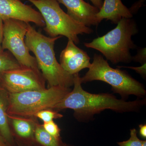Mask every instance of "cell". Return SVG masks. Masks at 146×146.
<instances>
[{"label":"cell","mask_w":146,"mask_h":146,"mask_svg":"<svg viewBox=\"0 0 146 146\" xmlns=\"http://www.w3.org/2000/svg\"><path fill=\"white\" fill-rule=\"evenodd\" d=\"M78 73L74 75V87L53 110L55 111L67 109L74 111L76 117L86 118L106 109L119 112H129L138 109L142 105L141 101L126 102L119 100L109 94H92L82 88Z\"/></svg>","instance_id":"6da1fadb"},{"label":"cell","mask_w":146,"mask_h":146,"mask_svg":"<svg viewBox=\"0 0 146 146\" xmlns=\"http://www.w3.org/2000/svg\"><path fill=\"white\" fill-rule=\"evenodd\" d=\"M25 36L26 44L35 56L38 68L47 82L48 88L56 86L70 88L74 85V75L62 68L55 54V43L62 36H45L29 23Z\"/></svg>","instance_id":"7a4b0ae2"},{"label":"cell","mask_w":146,"mask_h":146,"mask_svg":"<svg viewBox=\"0 0 146 146\" xmlns=\"http://www.w3.org/2000/svg\"><path fill=\"white\" fill-rule=\"evenodd\" d=\"M138 33L135 20L123 18L115 29L91 42L84 43V45L99 51L113 64L129 63L132 61L130 50L136 48L132 36Z\"/></svg>","instance_id":"3957f363"},{"label":"cell","mask_w":146,"mask_h":146,"mask_svg":"<svg viewBox=\"0 0 146 146\" xmlns=\"http://www.w3.org/2000/svg\"><path fill=\"white\" fill-rule=\"evenodd\" d=\"M71 91L69 87L52 86L43 90L9 94L7 115L33 117L37 112L52 109Z\"/></svg>","instance_id":"277c9868"},{"label":"cell","mask_w":146,"mask_h":146,"mask_svg":"<svg viewBox=\"0 0 146 146\" xmlns=\"http://www.w3.org/2000/svg\"><path fill=\"white\" fill-rule=\"evenodd\" d=\"M36 7L44 21V30L51 37L65 36L76 44L78 35L89 34L93 31L71 18L60 8L56 0H27Z\"/></svg>","instance_id":"5b68a950"},{"label":"cell","mask_w":146,"mask_h":146,"mask_svg":"<svg viewBox=\"0 0 146 146\" xmlns=\"http://www.w3.org/2000/svg\"><path fill=\"white\" fill-rule=\"evenodd\" d=\"M85 75L80 77L81 83L95 80L104 82L111 85L114 92L123 97L131 95L141 97L145 95V90L141 83L124 71L110 67L107 60L101 55H94L93 63Z\"/></svg>","instance_id":"8992f818"},{"label":"cell","mask_w":146,"mask_h":146,"mask_svg":"<svg viewBox=\"0 0 146 146\" xmlns=\"http://www.w3.org/2000/svg\"><path fill=\"white\" fill-rule=\"evenodd\" d=\"M3 22L2 49L8 50L21 66L39 70L35 58L30 54L25 41L29 23L14 19Z\"/></svg>","instance_id":"52a82bcc"},{"label":"cell","mask_w":146,"mask_h":146,"mask_svg":"<svg viewBox=\"0 0 146 146\" xmlns=\"http://www.w3.org/2000/svg\"><path fill=\"white\" fill-rule=\"evenodd\" d=\"M46 82L39 70L25 66L0 72V86L10 94L46 89Z\"/></svg>","instance_id":"ba28073f"},{"label":"cell","mask_w":146,"mask_h":146,"mask_svg":"<svg viewBox=\"0 0 146 146\" xmlns=\"http://www.w3.org/2000/svg\"><path fill=\"white\" fill-rule=\"evenodd\" d=\"M0 18L3 21L14 19L27 23H34L40 27L45 26L40 12L20 0H0Z\"/></svg>","instance_id":"9c48e42d"},{"label":"cell","mask_w":146,"mask_h":146,"mask_svg":"<svg viewBox=\"0 0 146 146\" xmlns=\"http://www.w3.org/2000/svg\"><path fill=\"white\" fill-rule=\"evenodd\" d=\"M60 64L66 72L73 75L89 68L91 65L87 53L77 46L71 39H68L67 46L60 53Z\"/></svg>","instance_id":"30bf717a"},{"label":"cell","mask_w":146,"mask_h":146,"mask_svg":"<svg viewBox=\"0 0 146 146\" xmlns=\"http://www.w3.org/2000/svg\"><path fill=\"white\" fill-rule=\"evenodd\" d=\"M67 9V14L75 21L86 27L100 23L96 17L99 9L83 0H56Z\"/></svg>","instance_id":"8fae6325"},{"label":"cell","mask_w":146,"mask_h":146,"mask_svg":"<svg viewBox=\"0 0 146 146\" xmlns=\"http://www.w3.org/2000/svg\"><path fill=\"white\" fill-rule=\"evenodd\" d=\"M133 15L121 0H104L101 8L96 14L100 23L105 19L117 24L123 18H131Z\"/></svg>","instance_id":"7c38bea8"},{"label":"cell","mask_w":146,"mask_h":146,"mask_svg":"<svg viewBox=\"0 0 146 146\" xmlns=\"http://www.w3.org/2000/svg\"><path fill=\"white\" fill-rule=\"evenodd\" d=\"M10 127L11 126L16 135L24 140L33 141L34 133L38 122L36 118L24 117L8 115Z\"/></svg>","instance_id":"4fadbf2b"},{"label":"cell","mask_w":146,"mask_h":146,"mask_svg":"<svg viewBox=\"0 0 146 146\" xmlns=\"http://www.w3.org/2000/svg\"><path fill=\"white\" fill-rule=\"evenodd\" d=\"M9 103V93L0 86V131L7 141L12 145L13 134L9 122L7 111Z\"/></svg>","instance_id":"5bb4252c"},{"label":"cell","mask_w":146,"mask_h":146,"mask_svg":"<svg viewBox=\"0 0 146 146\" xmlns=\"http://www.w3.org/2000/svg\"><path fill=\"white\" fill-rule=\"evenodd\" d=\"M35 140L42 146H67L60 139L55 138L44 129L42 125L37 123L34 133Z\"/></svg>","instance_id":"9a60e30c"},{"label":"cell","mask_w":146,"mask_h":146,"mask_svg":"<svg viewBox=\"0 0 146 146\" xmlns=\"http://www.w3.org/2000/svg\"><path fill=\"white\" fill-rule=\"evenodd\" d=\"M21 65L9 52L0 53V72L20 68Z\"/></svg>","instance_id":"2e32d148"},{"label":"cell","mask_w":146,"mask_h":146,"mask_svg":"<svg viewBox=\"0 0 146 146\" xmlns=\"http://www.w3.org/2000/svg\"><path fill=\"white\" fill-rule=\"evenodd\" d=\"M34 117L39 118L44 123H46L53 121L54 119L63 117V115L52 109H45L36 113Z\"/></svg>","instance_id":"e0dca14e"},{"label":"cell","mask_w":146,"mask_h":146,"mask_svg":"<svg viewBox=\"0 0 146 146\" xmlns=\"http://www.w3.org/2000/svg\"><path fill=\"white\" fill-rule=\"evenodd\" d=\"M143 141H141L137 136V131L135 129L130 130V137L128 140L119 142V146H142Z\"/></svg>","instance_id":"ac0fdd59"},{"label":"cell","mask_w":146,"mask_h":146,"mask_svg":"<svg viewBox=\"0 0 146 146\" xmlns=\"http://www.w3.org/2000/svg\"><path fill=\"white\" fill-rule=\"evenodd\" d=\"M42 125L48 133L55 138L60 139V129L53 121L49 122L44 123Z\"/></svg>","instance_id":"d6986e66"},{"label":"cell","mask_w":146,"mask_h":146,"mask_svg":"<svg viewBox=\"0 0 146 146\" xmlns=\"http://www.w3.org/2000/svg\"><path fill=\"white\" fill-rule=\"evenodd\" d=\"M146 48L139 49L137 51V54L132 56V60L134 62H138L142 65L146 63Z\"/></svg>","instance_id":"ffe728a7"},{"label":"cell","mask_w":146,"mask_h":146,"mask_svg":"<svg viewBox=\"0 0 146 146\" xmlns=\"http://www.w3.org/2000/svg\"><path fill=\"white\" fill-rule=\"evenodd\" d=\"M146 63H145V64H143L142 66L138 67H128V66H117V67L118 68H124L132 69V70L136 71V72L140 74L143 77L145 78L146 75Z\"/></svg>","instance_id":"44dd1931"},{"label":"cell","mask_w":146,"mask_h":146,"mask_svg":"<svg viewBox=\"0 0 146 146\" xmlns=\"http://www.w3.org/2000/svg\"><path fill=\"white\" fill-rule=\"evenodd\" d=\"M145 0H139L138 1L133 4L130 8H129L131 13L132 15L138 12L139 9L144 5V3Z\"/></svg>","instance_id":"7402d4cb"},{"label":"cell","mask_w":146,"mask_h":146,"mask_svg":"<svg viewBox=\"0 0 146 146\" xmlns=\"http://www.w3.org/2000/svg\"><path fill=\"white\" fill-rule=\"evenodd\" d=\"M3 22L0 18V53L4 51L2 48V42L3 39Z\"/></svg>","instance_id":"603a6c76"},{"label":"cell","mask_w":146,"mask_h":146,"mask_svg":"<svg viewBox=\"0 0 146 146\" xmlns=\"http://www.w3.org/2000/svg\"><path fill=\"white\" fill-rule=\"evenodd\" d=\"M89 1L93 4L94 6L98 9L99 10L101 8L103 3V0H89Z\"/></svg>","instance_id":"cb8c5ba5"},{"label":"cell","mask_w":146,"mask_h":146,"mask_svg":"<svg viewBox=\"0 0 146 146\" xmlns=\"http://www.w3.org/2000/svg\"><path fill=\"white\" fill-rule=\"evenodd\" d=\"M140 130L139 133L140 135L143 138H146V125H139Z\"/></svg>","instance_id":"d4e9b609"},{"label":"cell","mask_w":146,"mask_h":146,"mask_svg":"<svg viewBox=\"0 0 146 146\" xmlns=\"http://www.w3.org/2000/svg\"><path fill=\"white\" fill-rule=\"evenodd\" d=\"M0 146H11L5 140L0 131Z\"/></svg>","instance_id":"484cf974"},{"label":"cell","mask_w":146,"mask_h":146,"mask_svg":"<svg viewBox=\"0 0 146 146\" xmlns=\"http://www.w3.org/2000/svg\"><path fill=\"white\" fill-rule=\"evenodd\" d=\"M142 146H146V140H145V141H143V145H142Z\"/></svg>","instance_id":"4316f807"},{"label":"cell","mask_w":146,"mask_h":146,"mask_svg":"<svg viewBox=\"0 0 146 146\" xmlns=\"http://www.w3.org/2000/svg\"><path fill=\"white\" fill-rule=\"evenodd\" d=\"M18 145H19V146H27L21 143H18Z\"/></svg>","instance_id":"83f0119b"}]
</instances>
